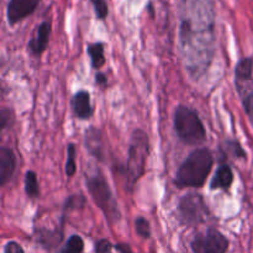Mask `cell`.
Wrapping results in <instances>:
<instances>
[{
    "instance_id": "cell-1",
    "label": "cell",
    "mask_w": 253,
    "mask_h": 253,
    "mask_svg": "<svg viewBox=\"0 0 253 253\" xmlns=\"http://www.w3.org/2000/svg\"><path fill=\"white\" fill-rule=\"evenodd\" d=\"M180 42L185 56L190 59L195 53L202 57L205 69L211 61L214 43V10L211 0H182L180 2Z\"/></svg>"
},
{
    "instance_id": "cell-27",
    "label": "cell",
    "mask_w": 253,
    "mask_h": 253,
    "mask_svg": "<svg viewBox=\"0 0 253 253\" xmlns=\"http://www.w3.org/2000/svg\"><path fill=\"white\" fill-rule=\"evenodd\" d=\"M115 249L118 250L119 252H121V253H133L130 246H127V245H124V244L116 245Z\"/></svg>"
},
{
    "instance_id": "cell-9",
    "label": "cell",
    "mask_w": 253,
    "mask_h": 253,
    "mask_svg": "<svg viewBox=\"0 0 253 253\" xmlns=\"http://www.w3.org/2000/svg\"><path fill=\"white\" fill-rule=\"evenodd\" d=\"M41 0H9L7 4V21L15 25L24 20L36 10Z\"/></svg>"
},
{
    "instance_id": "cell-11",
    "label": "cell",
    "mask_w": 253,
    "mask_h": 253,
    "mask_svg": "<svg viewBox=\"0 0 253 253\" xmlns=\"http://www.w3.org/2000/svg\"><path fill=\"white\" fill-rule=\"evenodd\" d=\"M72 110L76 118L81 120H88L93 115V106L90 103V94L86 90H79L71 100Z\"/></svg>"
},
{
    "instance_id": "cell-4",
    "label": "cell",
    "mask_w": 253,
    "mask_h": 253,
    "mask_svg": "<svg viewBox=\"0 0 253 253\" xmlns=\"http://www.w3.org/2000/svg\"><path fill=\"white\" fill-rule=\"evenodd\" d=\"M150 155V141L145 131L135 130L128 143V157L126 165L127 184L130 189L135 187L146 169V162Z\"/></svg>"
},
{
    "instance_id": "cell-10",
    "label": "cell",
    "mask_w": 253,
    "mask_h": 253,
    "mask_svg": "<svg viewBox=\"0 0 253 253\" xmlns=\"http://www.w3.org/2000/svg\"><path fill=\"white\" fill-rule=\"evenodd\" d=\"M51 35V22L43 21L37 26L36 32L29 41V49L35 56H41L48 46Z\"/></svg>"
},
{
    "instance_id": "cell-3",
    "label": "cell",
    "mask_w": 253,
    "mask_h": 253,
    "mask_svg": "<svg viewBox=\"0 0 253 253\" xmlns=\"http://www.w3.org/2000/svg\"><path fill=\"white\" fill-rule=\"evenodd\" d=\"M86 188L89 194L93 198L96 207L103 211L106 220L110 224H115L121 217L118 202L115 199L113 190L103 173L98 170L94 174L86 177Z\"/></svg>"
},
{
    "instance_id": "cell-12",
    "label": "cell",
    "mask_w": 253,
    "mask_h": 253,
    "mask_svg": "<svg viewBox=\"0 0 253 253\" xmlns=\"http://www.w3.org/2000/svg\"><path fill=\"white\" fill-rule=\"evenodd\" d=\"M16 168V156L9 147L0 148V184L5 185L10 179Z\"/></svg>"
},
{
    "instance_id": "cell-21",
    "label": "cell",
    "mask_w": 253,
    "mask_h": 253,
    "mask_svg": "<svg viewBox=\"0 0 253 253\" xmlns=\"http://www.w3.org/2000/svg\"><path fill=\"white\" fill-rule=\"evenodd\" d=\"M90 2L93 4L94 10H95L96 17L100 20H104L108 16V5H106L105 0H90Z\"/></svg>"
},
{
    "instance_id": "cell-14",
    "label": "cell",
    "mask_w": 253,
    "mask_h": 253,
    "mask_svg": "<svg viewBox=\"0 0 253 253\" xmlns=\"http://www.w3.org/2000/svg\"><path fill=\"white\" fill-rule=\"evenodd\" d=\"M85 145L89 152L98 160H103V145H101V133L98 128L90 127L85 132Z\"/></svg>"
},
{
    "instance_id": "cell-23",
    "label": "cell",
    "mask_w": 253,
    "mask_h": 253,
    "mask_svg": "<svg viewBox=\"0 0 253 253\" xmlns=\"http://www.w3.org/2000/svg\"><path fill=\"white\" fill-rule=\"evenodd\" d=\"M95 253H113V245L108 240H99L95 244Z\"/></svg>"
},
{
    "instance_id": "cell-16",
    "label": "cell",
    "mask_w": 253,
    "mask_h": 253,
    "mask_svg": "<svg viewBox=\"0 0 253 253\" xmlns=\"http://www.w3.org/2000/svg\"><path fill=\"white\" fill-rule=\"evenodd\" d=\"M25 192H26L27 197L31 199H35L40 195L39 179L34 170H27L25 174Z\"/></svg>"
},
{
    "instance_id": "cell-20",
    "label": "cell",
    "mask_w": 253,
    "mask_h": 253,
    "mask_svg": "<svg viewBox=\"0 0 253 253\" xmlns=\"http://www.w3.org/2000/svg\"><path fill=\"white\" fill-rule=\"evenodd\" d=\"M135 226L136 231L140 235L142 239H150L151 237V226L150 222L147 221V219L142 216H138L137 219L135 220Z\"/></svg>"
},
{
    "instance_id": "cell-22",
    "label": "cell",
    "mask_w": 253,
    "mask_h": 253,
    "mask_svg": "<svg viewBox=\"0 0 253 253\" xmlns=\"http://www.w3.org/2000/svg\"><path fill=\"white\" fill-rule=\"evenodd\" d=\"M85 204V198L83 195H72L67 199L64 209H73V208H83Z\"/></svg>"
},
{
    "instance_id": "cell-15",
    "label": "cell",
    "mask_w": 253,
    "mask_h": 253,
    "mask_svg": "<svg viewBox=\"0 0 253 253\" xmlns=\"http://www.w3.org/2000/svg\"><path fill=\"white\" fill-rule=\"evenodd\" d=\"M88 54L90 57V63L94 69H100L105 64V54H104L103 42L88 44Z\"/></svg>"
},
{
    "instance_id": "cell-18",
    "label": "cell",
    "mask_w": 253,
    "mask_h": 253,
    "mask_svg": "<svg viewBox=\"0 0 253 253\" xmlns=\"http://www.w3.org/2000/svg\"><path fill=\"white\" fill-rule=\"evenodd\" d=\"M225 150L229 155H231L234 158H237V160H246L247 153L246 151L242 148V146L240 145L239 141L236 140H226L224 143Z\"/></svg>"
},
{
    "instance_id": "cell-25",
    "label": "cell",
    "mask_w": 253,
    "mask_h": 253,
    "mask_svg": "<svg viewBox=\"0 0 253 253\" xmlns=\"http://www.w3.org/2000/svg\"><path fill=\"white\" fill-rule=\"evenodd\" d=\"M14 118L11 110H6V109H2L1 111V128L7 127V121H10V119Z\"/></svg>"
},
{
    "instance_id": "cell-5",
    "label": "cell",
    "mask_w": 253,
    "mask_h": 253,
    "mask_svg": "<svg viewBox=\"0 0 253 253\" xmlns=\"http://www.w3.org/2000/svg\"><path fill=\"white\" fill-rule=\"evenodd\" d=\"M174 130L178 138L185 145H199L207 137L204 124L198 113L185 105H179L175 109Z\"/></svg>"
},
{
    "instance_id": "cell-24",
    "label": "cell",
    "mask_w": 253,
    "mask_h": 253,
    "mask_svg": "<svg viewBox=\"0 0 253 253\" xmlns=\"http://www.w3.org/2000/svg\"><path fill=\"white\" fill-rule=\"evenodd\" d=\"M4 253H25V252H24V250H22V247L20 246L17 242L10 241L5 245Z\"/></svg>"
},
{
    "instance_id": "cell-26",
    "label": "cell",
    "mask_w": 253,
    "mask_h": 253,
    "mask_svg": "<svg viewBox=\"0 0 253 253\" xmlns=\"http://www.w3.org/2000/svg\"><path fill=\"white\" fill-rule=\"evenodd\" d=\"M95 81H96V83H98L99 85H101V86H105L106 83H108V79H106L105 74H103V73L96 74Z\"/></svg>"
},
{
    "instance_id": "cell-17",
    "label": "cell",
    "mask_w": 253,
    "mask_h": 253,
    "mask_svg": "<svg viewBox=\"0 0 253 253\" xmlns=\"http://www.w3.org/2000/svg\"><path fill=\"white\" fill-rule=\"evenodd\" d=\"M84 250V241L78 235H72L62 247L61 253H82Z\"/></svg>"
},
{
    "instance_id": "cell-13",
    "label": "cell",
    "mask_w": 253,
    "mask_h": 253,
    "mask_svg": "<svg viewBox=\"0 0 253 253\" xmlns=\"http://www.w3.org/2000/svg\"><path fill=\"white\" fill-rule=\"evenodd\" d=\"M232 183H234V172L231 167L229 165H221L210 182V189L227 192L231 188Z\"/></svg>"
},
{
    "instance_id": "cell-2",
    "label": "cell",
    "mask_w": 253,
    "mask_h": 253,
    "mask_svg": "<svg viewBox=\"0 0 253 253\" xmlns=\"http://www.w3.org/2000/svg\"><path fill=\"white\" fill-rule=\"evenodd\" d=\"M214 165V157L208 148H197L178 168L175 184L179 188H200L205 184Z\"/></svg>"
},
{
    "instance_id": "cell-8",
    "label": "cell",
    "mask_w": 253,
    "mask_h": 253,
    "mask_svg": "<svg viewBox=\"0 0 253 253\" xmlns=\"http://www.w3.org/2000/svg\"><path fill=\"white\" fill-rule=\"evenodd\" d=\"M229 240L216 229H208L195 235L192 241L193 253H226Z\"/></svg>"
},
{
    "instance_id": "cell-19",
    "label": "cell",
    "mask_w": 253,
    "mask_h": 253,
    "mask_svg": "<svg viewBox=\"0 0 253 253\" xmlns=\"http://www.w3.org/2000/svg\"><path fill=\"white\" fill-rule=\"evenodd\" d=\"M76 146L73 143H69L67 148V162H66V174L68 177H73L77 172L76 163Z\"/></svg>"
},
{
    "instance_id": "cell-6",
    "label": "cell",
    "mask_w": 253,
    "mask_h": 253,
    "mask_svg": "<svg viewBox=\"0 0 253 253\" xmlns=\"http://www.w3.org/2000/svg\"><path fill=\"white\" fill-rule=\"evenodd\" d=\"M253 58H242L235 68V84L245 111L253 124Z\"/></svg>"
},
{
    "instance_id": "cell-7",
    "label": "cell",
    "mask_w": 253,
    "mask_h": 253,
    "mask_svg": "<svg viewBox=\"0 0 253 253\" xmlns=\"http://www.w3.org/2000/svg\"><path fill=\"white\" fill-rule=\"evenodd\" d=\"M178 216L185 225L202 224L209 216V208L200 194L189 193L182 197L178 204Z\"/></svg>"
}]
</instances>
